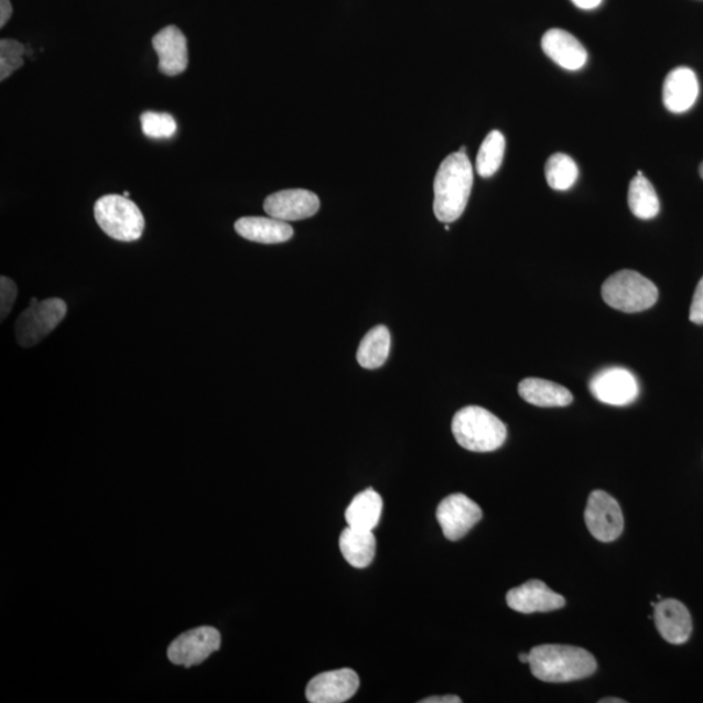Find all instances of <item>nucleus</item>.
Returning a JSON list of instances; mask_svg holds the SVG:
<instances>
[{
	"label": "nucleus",
	"mask_w": 703,
	"mask_h": 703,
	"mask_svg": "<svg viewBox=\"0 0 703 703\" xmlns=\"http://www.w3.org/2000/svg\"><path fill=\"white\" fill-rule=\"evenodd\" d=\"M542 48L552 62L566 71H578L587 62V53L583 43L563 29H550L549 32L544 33Z\"/></svg>",
	"instance_id": "f3484780"
},
{
	"label": "nucleus",
	"mask_w": 703,
	"mask_h": 703,
	"mask_svg": "<svg viewBox=\"0 0 703 703\" xmlns=\"http://www.w3.org/2000/svg\"><path fill=\"white\" fill-rule=\"evenodd\" d=\"M519 661H520L521 663H529V662H530V656H529V652H528V655H526V652H523V655H520V656H519Z\"/></svg>",
	"instance_id": "72a5a7b5"
},
{
	"label": "nucleus",
	"mask_w": 703,
	"mask_h": 703,
	"mask_svg": "<svg viewBox=\"0 0 703 703\" xmlns=\"http://www.w3.org/2000/svg\"><path fill=\"white\" fill-rule=\"evenodd\" d=\"M544 175L551 190L564 192L577 182L578 167L570 155L556 153L549 158Z\"/></svg>",
	"instance_id": "b1692460"
},
{
	"label": "nucleus",
	"mask_w": 703,
	"mask_h": 703,
	"mask_svg": "<svg viewBox=\"0 0 703 703\" xmlns=\"http://www.w3.org/2000/svg\"><path fill=\"white\" fill-rule=\"evenodd\" d=\"M506 139L499 131L486 136L477 155L476 169L480 177H491L497 174L504 163Z\"/></svg>",
	"instance_id": "393cba45"
},
{
	"label": "nucleus",
	"mask_w": 703,
	"mask_h": 703,
	"mask_svg": "<svg viewBox=\"0 0 703 703\" xmlns=\"http://www.w3.org/2000/svg\"><path fill=\"white\" fill-rule=\"evenodd\" d=\"M143 134L150 139H171L176 133V121L170 113L148 111L141 115Z\"/></svg>",
	"instance_id": "a878e982"
},
{
	"label": "nucleus",
	"mask_w": 703,
	"mask_h": 703,
	"mask_svg": "<svg viewBox=\"0 0 703 703\" xmlns=\"http://www.w3.org/2000/svg\"><path fill=\"white\" fill-rule=\"evenodd\" d=\"M66 315L67 304L62 299H32L31 305L20 314L14 325L18 343L25 348L37 346L62 324Z\"/></svg>",
	"instance_id": "423d86ee"
},
{
	"label": "nucleus",
	"mask_w": 703,
	"mask_h": 703,
	"mask_svg": "<svg viewBox=\"0 0 703 703\" xmlns=\"http://www.w3.org/2000/svg\"><path fill=\"white\" fill-rule=\"evenodd\" d=\"M95 217L100 229L118 241L139 240L145 228L139 206L120 195L100 197L95 205Z\"/></svg>",
	"instance_id": "39448f33"
},
{
	"label": "nucleus",
	"mask_w": 703,
	"mask_h": 703,
	"mask_svg": "<svg viewBox=\"0 0 703 703\" xmlns=\"http://www.w3.org/2000/svg\"><path fill=\"white\" fill-rule=\"evenodd\" d=\"M123 196L129 198V192H125Z\"/></svg>",
	"instance_id": "c9c22d12"
},
{
	"label": "nucleus",
	"mask_w": 703,
	"mask_h": 703,
	"mask_svg": "<svg viewBox=\"0 0 703 703\" xmlns=\"http://www.w3.org/2000/svg\"><path fill=\"white\" fill-rule=\"evenodd\" d=\"M690 320L693 324L703 325V278L701 279L697 289H695Z\"/></svg>",
	"instance_id": "c85d7f7f"
},
{
	"label": "nucleus",
	"mask_w": 703,
	"mask_h": 703,
	"mask_svg": "<svg viewBox=\"0 0 703 703\" xmlns=\"http://www.w3.org/2000/svg\"><path fill=\"white\" fill-rule=\"evenodd\" d=\"M12 17V4L10 0H0V28H3Z\"/></svg>",
	"instance_id": "c756f323"
},
{
	"label": "nucleus",
	"mask_w": 703,
	"mask_h": 703,
	"mask_svg": "<svg viewBox=\"0 0 703 703\" xmlns=\"http://www.w3.org/2000/svg\"><path fill=\"white\" fill-rule=\"evenodd\" d=\"M360 678L350 669L320 673L306 686V700L311 703H343L356 694Z\"/></svg>",
	"instance_id": "9b49d317"
},
{
	"label": "nucleus",
	"mask_w": 703,
	"mask_h": 703,
	"mask_svg": "<svg viewBox=\"0 0 703 703\" xmlns=\"http://www.w3.org/2000/svg\"><path fill=\"white\" fill-rule=\"evenodd\" d=\"M436 519L444 537L462 540L483 519V509L464 494L450 495L436 509Z\"/></svg>",
	"instance_id": "6e6552de"
},
{
	"label": "nucleus",
	"mask_w": 703,
	"mask_h": 703,
	"mask_svg": "<svg viewBox=\"0 0 703 703\" xmlns=\"http://www.w3.org/2000/svg\"><path fill=\"white\" fill-rule=\"evenodd\" d=\"M26 48L14 40L0 41V82L9 78L13 72L24 66Z\"/></svg>",
	"instance_id": "bb28decb"
},
{
	"label": "nucleus",
	"mask_w": 703,
	"mask_h": 703,
	"mask_svg": "<svg viewBox=\"0 0 703 703\" xmlns=\"http://www.w3.org/2000/svg\"><path fill=\"white\" fill-rule=\"evenodd\" d=\"M700 96L697 75L691 68L679 67L667 75L663 84V104L672 113L690 111Z\"/></svg>",
	"instance_id": "2eb2a0df"
},
{
	"label": "nucleus",
	"mask_w": 703,
	"mask_h": 703,
	"mask_svg": "<svg viewBox=\"0 0 703 703\" xmlns=\"http://www.w3.org/2000/svg\"><path fill=\"white\" fill-rule=\"evenodd\" d=\"M655 606L658 632L667 642L683 645L692 635V618L688 608L677 599H664Z\"/></svg>",
	"instance_id": "dca6fc26"
},
{
	"label": "nucleus",
	"mask_w": 703,
	"mask_h": 703,
	"mask_svg": "<svg viewBox=\"0 0 703 703\" xmlns=\"http://www.w3.org/2000/svg\"><path fill=\"white\" fill-rule=\"evenodd\" d=\"M507 605L521 614L550 613L563 608L565 599L543 581L530 580L507 593Z\"/></svg>",
	"instance_id": "ddd939ff"
},
{
	"label": "nucleus",
	"mask_w": 703,
	"mask_h": 703,
	"mask_svg": "<svg viewBox=\"0 0 703 703\" xmlns=\"http://www.w3.org/2000/svg\"><path fill=\"white\" fill-rule=\"evenodd\" d=\"M220 634L213 627L188 630L170 645L167 657L171 663L183 667L197 666L206 661L220 648Z\"/></svg>",
	"instance_id": "1a4fd4ad"
},
{
	"label": "nucleus",
	"mask_w": 703,
	"mask_h": 703,
	"mask_svg": "<svg viewBox=\"0 0 703 703\" xmlns=\"http://www.w3.org/2000/svg\"><path fill=\"white\" fill-rule=\"evenodd\" d=\"M473 186V167L465 153H454L444 160L434 181V214L442 224L462 217Z\"/></svg>",
	"instance_id": "f257e3e1"
},
{
	"label": "nucleus",
	"mask_w": 703,
	"mask_h": 703,
	"mask_svg": "<svg viewBox=\"0 0 703 703\" xmlns=\"http://www.w3.org/2000/svg\"><path fill=\"white\" fill-rule=\"evenodd\" d=\"M628 205L635 217L642 220L656 218L661 210L655 186L642 175L641 171H638L637 176L630 182Z\"/></svg>",
	"instance_id": "5701e85b"
},
{
	"label": "nucleus",
	"mask_w": 703,
	"mask_h": 703,
	"mask_svg": "<svg viewBox=\"0 0 703 703\" xmlns=\"http://www.w3.org/2000/svg\"><path fill=\"white\" fill-rule=\"evenodd\" d=\"M657 285L634 270H621L602 285V298L608 306L624 313L650 310L658 301Z\"/></svg>",
	"instance_id": "20e7f679"
},
{
	"label": "nucleus",
	"mask_w": 703,
	"mask_h": 703,
	"mask_svg": "<svg viewBox=\"0 0 703 703\" xmlns=\"http://www.w3.org/2000/svg\"><path fill=\"white\" fill-rule=\"evenodd\" d=\"M420 703H462V700L457 695H442V697L421 700Z\"/></svg>",
	"instance_id": "2f4dec72"
},
{
	"label": "nucleus",
	"mask_w": 703,
	"mask_h": 703,
	"mask_svg": "<svg viewBox=\"0 0 703 703\" xmlns=\"http://www.w3.org/2000/svg\"><path fill=\"white\" fill-rule=\"evenodd\" d=\"M241 238L260 244H282L291 240L293 228L289 221L275 218L246 217L235 224Z\"/></svg>",
	"instance_id": "a211bd4d"
},
{
	"label": "nucleus",
	"mask_w": 703,
	"mask_h": 703,
	"mask_svg": "<svg viewBox=\"0 0 703 703\" xmlns=\"http://www.w3.org/2000/svg\"><path fill=\"white\" fill-rule=\"evenodd\" d=\"M571 2L578 7V9L581 10L592 11L598 9L602 0H571Z\"/></svg>",
	"instance_id": "7c9ffc66"
},
{
	"label": "nucleus",
	"mask_w": 703,
	"mask_h": 703,
	"mask_svg": "<svg viewBox=\"0 0 703 703\" xmlns=\"http://www.w3.org/2000/svg\"><path fill=\"white\" fill-rule=\"evenodd\" d=\"M339 548L344 559L355 569H366L376 556V537L372 530L348 527L339 538Z\"/></svg>",
	"instance_id": "aec40b11"
},
{
	"label": "nucleus",
	"mask_w": 703,
	"mask_h": 703,
	"mask_svg": "<svg viewBox=\"0 0 703 703\" xmlns=\"http://www.w3.org/2000/svg\"><path fill=\"white\" fill-rule=\"evenodd\" d=\"M382 509L383 500L377 491L368 489L356 495L346 511L348 527L375 530L382 516Z\"/></svg>",
	"instance_id": "412c9836"
},
{
	"label": "nucleus",
	"mask_w": 703,
	"mask_h": 703,
	"mask_svg": "<svg viewBox=\"0 0 703 703\" xmlns=\"http://www.w3.org/2000/svg\"><path fill=\"white\" fill-rule=\"evenodd\" d=\"M452 433L463 448L472 452H493L507 440L505 423L487 409L476 405L465 407L455 414Z\"/></svg>",
	"instance_id": "7ed1b4c3"
},
{
	"label": "nucleus",
	"mask_w": 703,
	"mask_h": 703,
	"mask_svg": "<svg viewBox=\"0 0 703 703\" xmlns=\"http://www.w3.org/2000/svg\"><path fill=\"white\" fill-rule=\"evenodd\" d=\"M626 700H621V699H613V697H608V699H602L599 700V703H626Z\"/></svg>",
	"instance_id": "473e14b6"
},
{
	"label": "nucleus",
	"mask_w": 703,
	"mask_h": 703,
	"mask_svg": "<svg viewBox=\"0 0 703 703\" xmlns=\"http://www.w3.org/2000/svg\"><path fill=\"white\" fill-rule=\"evenodd\" d=\"M519 393L527 403L541 408L566 407L573 401V394L569 389L540 378L521 380Z\"/></svg>",
	"instance_id": "6ab92c4d"
},
{
	"label": "nucleus",
	"mask_w": 703,
	"mask_h": 703,
	"mask_svg": "<svg viewBox=\"0 0 703 703\" xmlns=\"http://www.w3.org/2000/svg\"><path fill=\"white\" fill-rule=\"evenodd\" d=\"M593 397L601 403L614 407L632 404L640 394L637 378L627 369L608 368L591 380Z\"/></svg>",
	"instance_id": "9d476101"
},
{
	"label": "nucleus",
	"mask_w": 703,
	"mask_h": 703,
	"mask_svg": "<svg viewBox=\"0 0 703 703\" xmlns=\"http://www.w3.org/2000/svg\"><path fill=\"white\" fill-rule=\"evenodd\" d=\"M700 175H701V177L703 179V162H702V164H701V166H700Z\"/></svg>",
	"instance_id": "f704fd0d"
},
{
	"label": "nucleus",
	"mask_w": 703,
	"mask_h": 703,
	"mask_svg": "<svg viewBox=\"0 0 703 703\" xmlns=\"http://www.w3.org/2000/svg\"><path fill=\"white\" fill-rule=\"evenodd\" d=\"M529 656L530 671L547 683H570L590 678L597 670L592 652L570 645H538Z\"/></svg>",
	"instance_id": "f03ea898"
},
{
	"label": "nucleus",
	"mask_w": 703,
	"mask_h": 703,
	"mask_svg": "<svg viewBox=\"0 0 703 703\" xmlns=\"http://www.w3.org/2000/svg\"><path fill=\"white\" fill-rule=\"evenodd\" d=\"M17 298L18 285L10 278H0V320L9 317Z\"/></svg>",
	"instance_id": "cd10ccee"
},
{
	"label": "nucleus",
	"mask_w": 703,
	"mask_h": 703,
	"mask_svg": "<svg viewBox=\"0 0 703 703\" xmlns=\"http://www.w3.org/2000/svg\"><path fill=\"white\" fill-rule=\"evenodd\" d=\"M585 522L591 534L601 542L618 540L624 529V518L618 501L602 490L591 494L585 509Z\"/></svg>",
	"instance_id": "0eeeda50"
},
{
	"label": "nucleus",
	"mask_w": 703,
	"mask_h": 703,
	"mask_svg": "<svg viewBox=\"0 0 703 703\" xmlns=\"http://www.w3.org/2000/svg\"><path fill=\"white\" fill-rule=\"evenodd\" d=\"M153 47L163 75L177 76L188 67V43L177 26L169 25L156 33L153 39Z\"/></svg>",
	"instance_id": "4468645a"
},
{
	"label": "nucleus",
	"mask_w": 703,
	"mask_h": 703,
	"mask_svg": "<svg viewBox=\"0 0 703 703\" xmlns=\"http://www.w3.org/2000/svg\"><path fill=\"white\" fill-rule=\"evenodd\" d=\"M320 198L305 190H286L272 193L263 203L269 217L283 220H303L313 217L320 210Z\"/></svg>",
	"instance_id": "f8f14e48"
},
{
	"label": "nucleus",
	"mask_w": 703,
	"mask_h": 703,
	"mask_svg": "<svg viewBox=\"0 0 703 703\" xmlns=\"http://www.w3.org/2000/svg\"><path fill=\"white\" fill-rule=\"evenodd\" d=\"M391 335L386 326L371 328L364 336L360 347L357 349V363L361 368L376 370L383 366L390 356Z\"/></svg>",
	"instance_id": "4be33fe9"
}]
</instances>
